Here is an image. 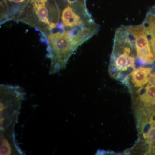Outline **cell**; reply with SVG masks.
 Instances as JSON below:
<instances>
[{
    "label": "cell",
    "instance_id": "6",
    "mask_svg": "<svg viewBox=\"0 0 155 155\" xmlns=\"http://www.w3.org/2000/svg\"><path fill=\"white\" fill-rule=\"evenodd\" d=\"M24 0H13V2H14L15 3H20L23 2Z\"/></svg>",
    "mask_w": 155,
    "mask_h": 155
},
{
    "label": "cell",
    "instance_id": "5",
    "mask_svg": "<svg viewBox=\"0 0 155 155\" xmlns=\"http://www.w3.org/2000/svg\"><path fill=\"white\" fill-rule=\"evenodd\" d=\"M151 122V126L150 128L147 138L150 143H155V121L151 118L150 120Z\"/></svg>",
    "mask_w": 155,
    "mask_h": 155
},
{
    "label": "cell",
    "instance_id": "1",
    "mask_svg": "<svg viewBox=\"0 0 155 155\" xmlns=\"http://www.w3.org/2000/svg\"><path fill=\"white\" fill-rule=\"evenodd\" d=\"M152 71V69L150 67H138L130 72L123 83L126 84L131 83L137 88L143 87L149 81Z\"/></svg>",
    "mask_w": 155,
    "mask_h": 155
},
{
    "label": "cell",
    "instance_id": "7",
    "mask_svg": "<svg viewBox=\"0 0 155 155\" xmlns=\"http://www.w3.org/2000/svg\"><path fill=\"white\" fill-rule=\"evenodd\" d=\"M76 0H68V2L69 3H72L74 2Z\"/></svg>",
    "mask_w": 155,
    "mask_h": 155
},
{
    "label": "cell",
    "instance_id": "2",
    "mask_svg": "<svg viewBox=\"0 0 155 155\" xmlns=\"http://www.w3.org/2000/svg\"><path fill=\"white\" fill-rule=\"evenodd\" d=\"M49 40L51 42L56 53L59 55L70 53L76 48L65 33L62 34L58 33L51 35Z\"/></svg>",
    "mask_w": 155,
    "mask_h": 155
},
{
    "label": "cell",
    "instance_id": "3",
    "mask_svg": "<svg viewBox=\"0 0 155 155\" xmlns=\"http://www.w3.org/2000/svg\"><path fill=\"white\" fill-rule=\"evenodd\" d=\"M62 21L66 26L78 27L85 26L82 18L79 15L76 14L71 7H67L64 9L62 13Z\"/></svg>",
    "mask_w": 155,
    "mask_h": 155
},
{
    "label": "cell",
    "instance_id": "4",
    "mask_svg": "<svg viewBox=\"0 0 155 155\" xmlns=\"http://www.w3.org/2000/svg\"><path fill=\"white\" fill-rule=\"evenodd\" d=\"M34 9L40 20L46 24L50 25L48 19V11L45 6V3L35 1L34 3Z\"/></svg>",
    "mask_w": 155,
    "mask_h": 155
},
{
    "label": "cell",
    "instance_id": "8",
    "mask_svg": "<svg viewBox=\"0 0 155 155\" xmlns=\"http://www.w3.org/2000/svg\"><path fill=\"white\" fill-rule=\"evenodd\" d=\"M9 1H13V0H9Z\"/></svg>",
    "mask_w": 155,
    "mask_h": 155
}]
</instances>
